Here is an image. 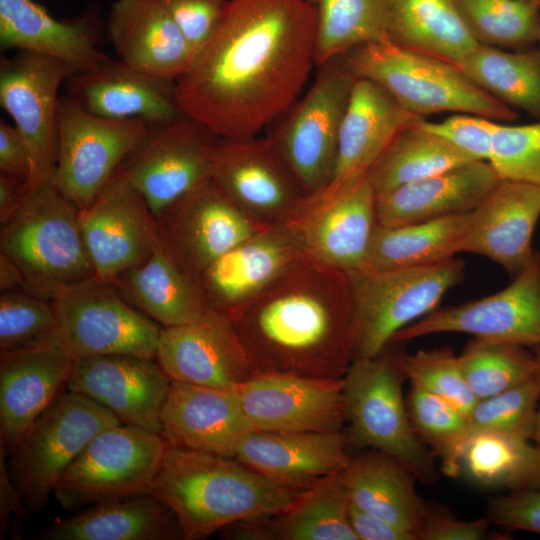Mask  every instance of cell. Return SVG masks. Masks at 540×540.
<instances>
[{
	"instance_id": "ac0fdd59",
	"label": "cell",
	"mask_w": 540,
	"mask_h": 540,
	"mask_svg": "<svg viewBox=\"0 0 540 540\" xmlns=\"http://www.w3.org/2000/svg\"><path fill=\"white\" fill-rule=\"evenodd\" d=\"M232 389L253 431H339L346 422L343 378L256 372Z\"/></svg>"
},
{
	"instance_id": "cb8c5ba5",
	"label": "cell",
	"mask_w": 540,
	"mask_h": 540,
	"mask_svg": "<svg viewBox=\"0 0 540 540\" xmlns=\"http://www.w3.org/2000/svg\"><path fill=\"white\" fill-rule=\"evenodd\" d=\"M307 259L287 225L268 227L212 262L199 276L209 309L228 319Z\"/></svg>"
},
{
	"instance_id": "30bf717a",
	"label": "cell",
	"mask_w": 540,
	"mask_h": 540,
	"mask_svg": "<svg viewBox=\"0 0 540 540\" xmlns=\"http://www.w3.org/2000/svg\"><path fill=\"white\" fill-rule=\"evenodd\" d=\"M318 68L309 90L270 135L308 199L320 194L332 179L340 128L357 79L343 56Z\"/></svg>"
},
{
	"instance_id": "e7e4bbea",
	"label": "cell",
	"mask_w": 540,
	"mask_h": 540,
	"mask_svg": "<svg viewBox=\"0 0 540 540\" xmlns=\"http://www.w3.org/2000/svg\"><path fill=\"white\" fill-rule=\"evenodd\" d=\"M539 8H540V1H539ZM539 42H540V37H539Z\"/></svg>"
},
{
	"instance_id": "f5cc1de1",
	"label": "cell",
	"mask_w": 540,
	"mask_h": 540,
	"mask_svg": "<svg viewBox=\"0 0 540 540\" xmlns=\"http://www.w3.org/2000/svg\"><path fill=\"white\" fill-rule=\"evenodd\" d=\"M485 517L498 526L540 535V491L511 490L490 498Z\"/></svg>"
},
{
	"instance_id": "277c9868",
	"label": "cell",
	"mask_w": 540,
	"mask_h": 540,
	"mask_svg": "<svg viewBox=\"0 0 540 540\" xmlns=\"http://www.w3.org/2000/svg\"><path fill=\"white\" fill-rule=\"evenodd\" d=\"M0 253L19 269L23 291L53 301L64 289L96 277L79 209L51 182L31 185L20 209L0 230Z\"/></svg>"
},
{
	"instance_id": "6da1fadb",
	"label": "cell",
	"mask_w": 540,
	"mask_h": 540,
	"mask_svg": "<svg viewBox=\"0 0 540 540\" xmlns=\"http://www.w3.org/2000/svg\"><path fill=\"white\" fill-rule=\"evenodd\" d=\"M310 0H228L175 81L181 112L220 139L255 137L298 98L314 62Z\"/></svg>"
},
{
	"instance_id": "7c38bea8",
	"label": "cell",
	"mask_w": 540,
	"mask_h": 540,
	"mask_svg": "<svg viewBox=\"0 0 540 540\" xmlns=\"http://www.w3.org/2000/svg\"><path fill=\"white\" fill-rule=\"evenodd\" d=\"M150 124L142 119L95 115L67 95L57 108V158L51 183L78 209L95 199Z\"/></svg>"
},
{
	"instance_id": "e575fe53",
	"label": "cell",
	"mask_w": 540,
	"mask_h": 540,
	"mask_svg": "<svg viewBox=\"0 0 540 540\" xmlns=\"http://www.w3.org/2000/svg\"><path fill=\"white\" fill-rule=\"evenodd\" d=\"M41 540H178L183 539L174 512L151 493L84 508L58 521Z\"/></svg>"
},
{
	"instance_id": "e0dca14e",
	"label": "cell",
	"mask_w": 540,
	"mask_h": 540,
	"mask_svg": "<svg viewBox=\"0 0 540 540\" xmlns=\"http://www.w3.org/2000/svg\"><path fill=\"white\" fill-rule=\"evenodd\" d=\"M155 220L166 248L198 277L235 245L272 227L239 208L211 178L171 204Z\"/></svg>"
},
{
	"instance_id": "f1b7e54d",
	"label": "cell",
	"mask_w": 540,
	"mask_h": 540,
	"mask_svg": "<svg viewBox=\"0 0 540 540\" xmlns=\"http://www.w3.org/2000/svg\"><path fill=\"white\" fill-rule=\"evenodd\" d=\"M73 363L57 345L0 352V447L6 455L66 389Z\"/></svg>"
},
{
	"instance_id": "816d5d0a",
	"label": "cell",
	"mask_w": 540,
	"mask_h": 540,
	"mask_svg": "<svg viewBox=\"0 0 540 540\" xmlns=\"http://www.w3.org/2000/svg\"><path fill=\"white\" fill-rule=\"evenodd\" d=\"M195 51L209 38L228 0H158Z\"/></svg>"
},
{
	"instance_id": "74e56055",
	"label": "cell",
	"mask_w": 540,
	"mask_h": 540,
	"mask_svg": "<svg viewBox=\"0 0 540 540\" xmlns=\"http://www.w3.org/2000/svg\"><path fill=\"white\" fill-rule=\"evenodd\" d=\"M470 212L398 226L378 225L363 270L416 267L460 253Z\"/></svg>"
},
{
	"instance_id": "60d3db41",
	"label": "cell",
	"mask_w": 540,
	"mask_h": 540,
	"mask_svg": "<svg viewBox=\"0 0 540 540\" xmlns=\"http://www.w3.org/2000/svg\"><path fill=\"white\" fill-rule=\"evenodd\" d=\"M310 1L317 20L315 65L362 45L388 41V0Z\"/></svg>"
},
{
	"instance_id": "6f0895ef",
	"label": "cell",
	"mask_w": 540,
	"mask_h": 540,
	"mask_svg": "<svg viewBox=\"0 0 540 540\" xmlns=\"http://www.w3.org/2000/svg\"><path fill=\"white\" fill-rule=\"evenodd\" d=\"M5 452L0 447V530L1 536L5 531L10 514H15L22 520L29 517L30 511L23 503L19 492L12 483L7 464L5 463Z\"/></svg>"
},
{
	"instance_id": "1f68e13d",
	"label": "cell",
	"mask_w": 540,
	"mask_h": 540,
	"mask_svg": "<svg viewBox=\"0 0 540 540\" xmlns=\"http://www.w3.org/2000/svg\"><path fill=\"white\" fill-rule=\"evenodd\" d=\"M499 177L489 162L468 161L376 195L378 225L398 226L473 211Z\"/></svg>"
},
{
	"instance_id": "d6a6232c",
	"label": "cell",
	"mask_w": 540,
	"mask_h": 540,
	"mask_svg": "<svg viewBox=\"0 0 540 540\" xmlns=\"http://www.w3.org/2000/svg\"><path fill=\"white\" fill-rule=\"evenodd\" d=\"M112 283L128 303L162 328L192 322L209 309L199 277L177 261L159 235L150 255Z\"/></svg>"
},
{
	"instance_id": "5bb4252c",
	"label": "cell",
	"mask_w": 540,
	"mask_h": 540,
	"mask_svg": "<svg viewBox=\"0 0 540 540\" xmlns=\"http://www.w3.org/2000/svg\"><path fill=\"white\" fill-rule=\"evenodd\" d=\"M211 179L239 208L267 226L288 224L308 199L270 136L220 139Z\"/></svg>"
},
{
	"instance_id": "d4e9b609",
	"label": "cell",
	"mask_w": 540,
	"mask_h": 540,
	"mask_svg": "<svg viewBox=\"0 0 540 540\" xmlns=\"http://www.w3.org/2000/svg\"><path fill=\"white\" fill-rule=\"evenodd\" d=\"M251 431L233 389L171 381L161 411L169 446L234 458Z\"/></svg>"
},
{
	"instance_id": "bcb514c9",
	"label": "cell",
	"mask_w": 540,
	"mask_h": 540,
	"mask_svg": "<svg viewBox=\"0 0 540 540\" xmlns=\"http://www.w3.org/2000/svg\"><path fill=\"white\" fill-rule=\"evenodd\" d=\"M400 362L411 385L444 399L466 416L478 401L450 347L401 353Z\"/></svg>"
},
{
	"instance_id": "7dc6e473",
	"label": "cell",
	"mask_w": 540,
	"mask_h": 540,
	"mask_svg": "<svg viewBox=\"0 0 540 540\" xmlns=\"http://www.w3.org/2000/svg\"><path fill=\"white\" fill-rule=\"evenodd\" d=\"M539 398L533 376L518 386L478 400L467 416L471 433L493 431L532 440Z\"/></svg>"
},
{
	"instance_id": "f546056e",
	"label": "cell",
	"mask_w": 540,
	"mask_h": 540,
	"mask_svg": "<svg viewBox=\"0 0 540 540\" xmlns=\"http://www.w3.org/2000/svg\"><path fill=\"white\" fill-rule=\"evenodd\" d=\"M94 9L59 20L34 0H0V47L42 54L69 65L75 73L92 70L111 58L97 48Z\"/></svg>"
},
{
	"instance_id": "4dcf8cb0",
	"label": "cell",
	"mask_w": 540,
	"mask_h": 540,
	"mask_svg": "<svg viewBox=\"0 0 540 540\" xmlns=\"http://www.w3.org/2000/svg\"><path fill=\"white\" fill-rule=\"evenodd\" d=\"M106 33L119 60L173 81L190 67L196 54L158 0H116Z\"/></svg>"
},
{
	"instance_id": "d6986e66",
	"label": "cell",
	"mask_w": 540,
	"mask_h": 540,
	"mask_svg": "<svg viewBox=\"0 0 540 540\" xmlns=\"http://www.w3.org/2000/svg\"><path fill=\"white\" fill-rule=\"evenodd\" d=\"M79 225L96 277L108 282L144 261L158 240L156 220L144 198L118 174L90 205L79 209Z\"/></svg>"
},
{
	"instance_id": "8fae6325",
	"label": "cell",
	"mask_w": 540,
	"mask_h": 540,
	"mask_svg": "<svg viewBox=\"0 0 540 540\" xmlns=\"http://www.w3.org/2000/svg\"><path fill=\"white\" fill-rule=\"evenodd\" d=\"M56 345L74 361L99 355L156 357L162 328L128 303L112 282L90 278L52 301Z\"/></svg>"
},
{
	"instance_id": "be15d7a7",
	"label": "cell",
	"mask_w": 540,
	"mask_h": 540,
	"mask_svg": "<svg viewBox=\"0 0 540 540\" xmlns=\"http://www.w3.org/2000/svg\"><path fill=\"white\" fill-rule=\"evenodd\" d=\"M526 1H529V2H532V3H535V4H538V5H539V1H540V0H526Z\"/></svg>"
},
{
	"instance_id": "3957f363",
	"label": "cell",
	"mask_w": 540,
	"mask_h": 540,
	"mask_svg": "<svg viewBox=\"0 0 540 540\" xmlns=\"http://www.w3.org/2000/svg\"><path fill=\"white\" fill-rule=\"evenodd\" d=\"M304 489L280 484L233 457L169 446L150 493L175 514L185 540L277 515Z\"/></svg>"
},
{
	"instance_id": "f6af8a7d",
	"label": "cell",
	"mask_w": 540,
	"mask_h": 540,
	"mask_svg": "<svg viewBox=\"0 0 540 540\" xmlns=\"http://www.w3.org/2000/svg\"><path fill=\"white\" fill-rule=\"evenodd\" d=\"M57 318L52 301L25 291L0 295V352L56 345Z\"/></svg>"
},
{
	"instance_id": "44dd1931",
	"label": "cell",
	"mask_w": 540,
	"mask_h": 540,
	"mask_svg": "<svg viewBox=\"0 0 540 540\" xmlns=\"http://www.w3.org/2000/svg\"><path fill=\"white\" fill-rule=\"evenodd\" d=\"M155 359L171 381L216 388L232 389L257 372L232 321L212 309L162 328Z\"/></svg>"
},
{
	"instance_id": "9c48e42d",
	"label": "cell",
	"mask_w": 540,
	"mask_h": 540,
	"mask_svg": "<svg viewBox=\"0 0 540 540\" xmlns=\"http://www.w3.org/2000/svg\"><path fill=\"white\" fill-rule=\"evenodd\" d=\"M167 447L161 434L122 423L108 427L65 470L53 493L69 510L150 493Z\"/></svg>"
},
{
	"instance_id": "484cf974",
	"label": "cell",
	"mask_w": 540,
	"mask_h": 540,
	"mask_svg": "<svg viewBox=\"0 0 540 540\" xmlns=\"http://www.w3.org/2000/svg\"><path fill=\"white\" fill-rule=\"evenodd\" d=\"M540 218V187L500 179L470 212L461 252L485 256L511 274H518L536 251L532 238Z\"/></svg>"
},
{
	"instance_id": "7a4b0ae2",
	"label": "cell",
	"mask_w": 540,
	"mask_h": 540,
	"mask_svg": "<svg viewBox=\"0 0 540 540\" xmlns=\"http://www.w3.org/2000/svg\"><path fill=\"white\" fill-rule=\"evenodd\" d=\"M231 321L257 372L342 379L357 356L349 275L309 259Z\"/></svg>"
},
{
	"instance_id": "db71d44e",
	"label": "cell",
	"mask_w": 540,
	"mask_h": 540,
	"mask_svg": "<svg viewBox=\"0 0 540 540\" xmlns=\"http://www.w3.org/2000/svg\"><path fill=\"white\" fill-rule=\"evenodd\" d=\"M489 520H460L449 512L429 505L418 531V540H481L488 532Z\"/></svg>"
},
{
	"instance_id": "9a60e30c",
	"label": "cell",
	"mask_w": 540,
	"mask_h": 540,
	"mask_svg": "<svg viewBox=\"0 0 540 540\" xmlns=\"http://www.w3.org/2000/svg\"><path fill=\"white\" fill-rule=\"evenodd\" d=\"M437 333H465L530 349L540 345V251L501 291L436 309L399 331L390 343Z\"/></svg>"
},
{
	"instance_id": "11a10c76",
	"label": "cell",
	"mask_w": 540,
	"mask_h": 540,
	"mask_svg": "<svg viewBox=\"0 0 540 540\" xmlns=\"http://www.w3.org/2000/svg\"><path fill=\"white\" fill-rule=\"evenodd\" d=\"M32 160L29 150L15 126L0 121V172L31 181Z\"/></svg>"
},
{
	"instance_id": "c3c4849f",
	"label": "cell",
	"mask_w": 540,
	"mask_h": 540,
	"mask_svg": "<svg viewBox=\"0 0 540 540\" xmlns=\"http://www.w3.org/2000/svg\"><path fill=\"white\" fill-rule=\"evenodd\" d=\"M528 445L529 441L503 433H471L460 456L461 472L479 484L508 488Z\"/></svg>"
},
{
	"instance_id": "8992f818",
	"label": "cell",
	"mask_w": 540,
	"mask_h": 540,
	"mask_svg": "<svg viewBox=\"0 0 540 540\" xmlns=\"http://www.w3.org/2000/svg\"><path fill=\"white\" fill-rule=\"evenodd\" d=\"M357 77L384 87L414 115L468 113L501 123L519 115L476 84L457 66L389 41L356 47L343 55Z\"/></svg>"
},
{
	"instance_id": "ee69618b",
	"label": "cell",
	"mask_w": 540,
	"mask_h": 540,
	"mask_svg": "<svg viewBox=\"0 0 540 540\" xmlns=\"http://www.w3.org/2000/svg\"><path fill=\"white\" fill-rule=\"evenodd\" d=\"M406 404L419 438L440 458L443 472L457 477L460 456L471 434L468 417L444 399L413 385Z\"/></svg>"
},
{
	"instance_id": "f907efd6",
	"label": "cell",
	"mask_w": 540,
	"mask_h": 540,
	"mask_svg": "<svg viewBox=\"0 0 540 540\" xmlns=\"http://www.w3.org/2000/svg\"><path fill=\"white\" fill-rule=\"evenodd\" d=\"M496 124L497 121L468 113L455 114L439 122L420 120L424 129L469 159L485 162L491 157Z\"/></svg>"
},
{
	"instance_id": "83f0119b",
	"label": "cell",
	"mask_w": 540,
	"mask_h": 540,
	"mask_svg": "<svg viewBox=\"0 0 540 540\" xmlns=\"http://www.w3.org/2000/svg\"><path fill=\"white\" fill-rule=\"evenodd\" d=\"M348 443L342 430L251 431L234 458L280 484L306 489L349 466Z\"/></svg>"
},
{
	"instance_id": "7bdbcfd3",
	"label": "cell",
	"mask_w": 540,
	"mask_h": 540,
	"mask_svg": "<svg viewBox=\"0 0 540 540\" xmlns=\"http://www.w3.org/2000/svg\"><path fill=\"white\" fill-rule=\"evenodd\" d=\"M458 360L478 400L518 386L535 373L532 350L510 343L474 338L458 355Z\"/></svg>"
},
{
	"instance_id": "ba28073f",
	"label": "cell",
	"mask_w": 540,
	"mask_h": 540,
	"mask_svg": "<svg viewBox=\"0 0 540 540\" xmlns=\"http://www.w3.org/2000/svg\"><path fill=\"white\" fill-rule=\"evenodd\" d=\"M358 329L357 356L381 353L402 329L436 310L460 284L465 263L455 257L416 267L348 273Z\"/></svg>"
},
{
	"instance_id": "f35d334b",
	"label": "cell",
	"mask_w": 540,
	"mask_h": 540,
	"mask_svg": "<svg viewBox=\"0 0 540 540\" xmlns=\"http://www.w3.org/2000/svg\"><path fill=\"white\" fill-rule=\"evenodd\" d=\"M458 68L502 103L540 120V48L507 50L478 44Z\"/></svg>"
},
{
	"instance_id": "681fc988",
	"label": "cell",
	"mask_w": 540,
	"mask_h": 540,
	"mask_svg": "<svg viewBox=\"0 0 540 540\" xmlns=\"http://www.w3.org/2000/svg\"><path fill=\"white\" fill-rule=\"evenodd\" d=\"M489 163L499 179L540 187V120L524 125L497 122Z\"/></svg>"
},
{
	"instance_id": "9f6ffc18",
	"label": "cell",
	"mask_w": 540,
	"mask_h": 540,
	"mask_svg": "<svg viewBox=\"0 0 540 540\" xmlns=\"http://www.w3.org/2000/svg\"><path fill=\"white\" fill-rule=\"evenodd\" d=\"M349 520L358 540H418L412 532L359 508L351 501Z\"/></svg>"
},
{
	"instance_id": "ffe728a7",
	"label": "cell",
	"mask_w": 540,
	"mask_h": 540,
	"mask_svg": "<svg viewBox=\"0 0 540 540\" xmlns=\"http://www.w3.org/2000/svg\"><path fill=\"white\" fill-rule=\"evenodd\" d=\"M420 119L380 84L357 77L340 128L332 179L303 208L330 200L366 177L393 139Z\"/></svg>"
},
{
	"instance_id": "4316f807",
	"label": "cell",
	"mask_w": 540,
	"mask_h": 540,
	"mask_svg": "<svg viewBox=\"0 0 540 540\" xmlns=\"http://www.w3.org/2000/svg\"><path fill=\"white\" fill-rule=\"evenodd\" d=\"M67 96L87 111L110 119H142L162 124L184 115L175 81L134 69L110 59L99 67L72 74Z\"/></svg>"
},
{
	"instance_id": "52a82bcc",
	"label": "cell",
	"mask_w": 540,
	"mask_h": 540,
	"mask_svg": "<svg viewBox=\"0 0 540 540\" xmlns=\"http://www.w3.org/2000/svg\"><path fill=\"white\" fill-rule=\"evenodd\" d=\"M117 424L103 406L64 389L9 453L8 473L27 509L45 508L58 480L91 439Z\"/></svg>"
},
{
	"instance_id": "6125c7cd",
	"label": "cell",
	"mask_w": 540,
	"mask_h": 540,
	"mask_svg": "<svg viewBox=\"0 0 540 540\" xmlns=\"http://www.w3.org/2000/svg\"><path fill=\"white\" fill-rule=\"evenodd\" d=\"M531 350L535 358L534 377L538 383L539 391H540V345L531 348ZM532 440H534L537 445H540V405L538 406V409H537L535 428H534V434H533Z\"/></svg>"
},
{
	"instance_id": "ab89813d",
	"label": "cell",
	"mask_w": 540,
	"mask_h": 540,
	"mask_svg": "<svg viewBox=\"0 0 540 540\" xmlns=\"http://www.w3.org/2000/svg\"><path fill=\"white\" fill-rule=\"evenodd\" d=\"M420 120L401 131L369 170L376 195L474 161L424 129Z\"/></svg>"
},
{
	"instance_id": "b9f144b4",
	"label": "cell",
	"mask_w": 540,
	"mask_h": 540,
	"mask_svg": "<svg viewBox=\"0 0 540 540\" xmlns=\"http://www.w3.org/2000/svg\"><path fill=\"white\" fill-rule=\"evenodd\" d=\"M477 44L507 50L533 47L540 37V8L526 0H454Z\"/></svg>"
},
{
	"instance_id": "836d02e7",
	"label": "cell",
	"mask_w": 540,
	"mask_h": 540,
	"mask_svg": "<svg viewBox=\"0 0 540 540\" xmlns=\"http://www.w3.org/2000/svg\"><path fill=\"white\" fill-rule=\"evenodd\" d=\"M350 497L342 472L304 489L285 511L225 527L226 539L358 540L349 520Z\"/></svg>"
},
{
	"instance_id": "91938a15",
	"label": "cell",
	"mask_w": 540,
	"mask_h": 540,
	"mask_svg": "<svg viewBox=\"0 0 540 540\" xmlns=\"http://www.w3.org/2000/svg\"><path fill=\"white\" fill-rule=\"evenodd\" d=\"M508 489L540 491V445L533 446L529 443L522 464Z\"/></svg>"
},
{
	"instance_id": "603a6c76",
	"label": "cell",
	"mask_w": 540,
	"mask_h": 540,
	"mask_svg": "<svg viewBox=\"0 0 540 540\" xmlns=\"http://www.w3.org/2000/svg\"><path fill=\"white\" fill-rule=\"evenodd\" d=\"M286 225L307 259L345 273L363 270L378 226L376 193L366 176Z\"/></svg>"
},
{
	"instance_id": "d590c367",
	"label": "cell",
	"mask_w": 540,
	"mask_h": 540,
	"mask_svg": "<svg viewBox=\"0 0 540 540\" xmlns=\"http://www.w3.org/2000/svg\"><path fill=\"white\" fill-rule=\"evenodd\" d=\"M342 475L353 504L418 539L429 504L416 491L415 477L401 463L374 450L352 458Z\"/></svg>"
},
{
	"instance_id": "94428289",
	"label": "cell",
	"mask_w": 540,
	"mask_h": 540,
	"mask_svg": "<svg viewBox=\"0 0 540 540\" xmlns=\"http://www.w3.org/2000/svg\"><path fill=\"white\" fill-rule=\"evenodd\" d=\"M0 289L1 292L23 291V278L19 269L2 253H0Z\"/></svg>"
},
{
	"instance_id": "5b68a950",
	"label": "cell",
	"mask_w": 540,
	"mask_h": 540,
	"mask_svg": "<svg viewBox=\"0 0 540 540\" xmlns=\"http://www.w3.org/2000/svg\"><path fill=\"white\" fill-rule=\"evenodd\" d=\"M389 344L374 357H356L343 377L349 440L387 454L416 480L438 479L435 455L417 435L403 395L401 353Z\"/></svg>"
},
{
	"instance_id": "8d00e7d4",
	"label": "cell",
	"mask_w": 540,
	"mask_h": 540,
	"mask_svg": "<svg viewBox=\"0 0 540 540\" xmlns=\"http://www.w3.org/2000/svg\"><path fill=\"white\" fill-rule=\"evenodd\" d=\"M388 41L455 66L478 45L454 0H388Z\"/></svg>"
},
{
	"instance_id": "4fadbf2b",
	"label": "cell",
	"mask_w": 540,
	"mask_h": 540,
	"mask_svg": "<svg viewBox=\"0 0 540 540\" xmlns=\"http://www.w3.org/2000/svg\"><path fill=\"white\" fill-rule=\"evenodd\" d=\"M219 140L206 126L186 115L151 125L144 140L114 174L137 189L156 218L211 178Z\"/></svg>"
},
{
	"instance_id": "2e32d148",
	"label": "cell",
	"mask_w": 540,
	"mask_h": 540,
	"mask_svg": "<svg viewBox=\"0 0 540 540\" xmlns=\"http://www.w3.org/2000/svg\"><path fill=\"white\" fill-rule=\"evenodd\" d=\"M75 71L63 61L17 51L0 61V105L31 156L30 184L50 182L57 158L58 91Z\"/></svg>"
},
{
	"instance_id": "680465c9",
	"label": "cell",
	"mask_w": 540,
	"mask_h": 540,
	"mask_svg": "<svg viewBox=\"0 0 540 540\" xmlns=\"http://www.w3.org/2000/svg\"><path fill=\"white\" fill-rule=\"evenodd\" d=\"M31 184L0 172V224H5L20 209L26 200Z\"/></svg>"
},
{
	"instance_id": "7402d4cb",
	"label": "cell",
	"mask_w": 540,
	"mask_h": 540,
	"mask_svg": "<svg viewBox=\"0 0 540 540\" xmlns=\"http://www.w3.org/2000/svg\"><path fill=\"white\" fill-rule=\"evenodd\" d=\"M170 383L154 358L112 354L75 360L66 389L103 406L122 424L161 434Z\"/></svg>"
}]
</instances>
